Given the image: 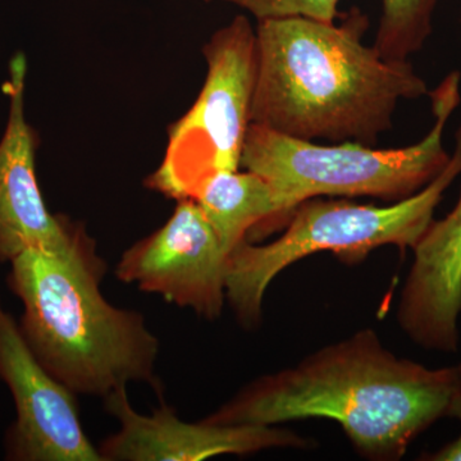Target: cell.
Masks as SVG:
<instances>
[{"mask_svg":"<svg viewBox=\"0 0 461 461\" xmlns=\"http://www.w3.org/2000/svg\"><path fill=\"white\" fill-rule=\"evenodd\" d=\"M360 9L342 23L308 17L258 21L251 123L300 140L377 144L402 100L429 95L408 60L364 44Z\"/></svg>","mask_w":461,"mask_h":461,"instance_id":"obj_1","label":"cell"},{"mask_svg":"<svg viewBox=\"0 0 461 461\" xmlns=\"http://www.w3.org/2000/svg\"><path fill=\"white\" fill-rule=\"evenodd\" d=\"M459 366L429 369L400 359L375 330L326 346L285 371L262 375L205 421L277 426L305 418L339 421L372 459H399L415 437L447 417Z\"/></svg>","mask_w":461,"mask_h":461,"instance_id":"obj_2","label":"cell"},{"mask_svg":"<svg viewBox=\"0 0 461 461\" xmlns=\"http://www.w3.org/2000/svg\"><path fill=\"white\" fill-rule=\"evenodd\" d=\"M105 272L95 245L69 256L27 250L12 260L7 285L23 306L21 333L75 395L105 399L131 382L158 391L159 341L140 312L105 299Z\"/></svg>","mask_w":461,"mask_h":461,"instance_id":"obj_3","label":"cell"},{"mask_svg":"<svg viewBox=\"0 0 461 461\" xmlns=\"http://www.w3.org/2000/svg\"><path fill=\"white\" fill-rule=\"evenodd\" d=\"M460 80L459 72H451L430 91L435 122L417 144L397 149L350 141L321 145L251 123L241 167L268 182L280 217L321 196H372L393 203L411 198L450 162L444 132L460 104Z\"/></svg>","mask_w":461,"mask_h":461,"instance_id":"obj_4","label":"cell"},{"mask_svg":"<svg viewBox=\"0 0 461 461\" xmlns=\"http://www.w3.org/2000/svg\"><path fill=\"white\" fill-rule=\"evenodd\" d=\"M461 173V127L444 171L411 198L388 206L339 200H306L294 209L286 230L275 241L254 245L244 240L227 258L226 297L245 327L262 317L267 288L285 268L303 258L332 251L355 262L384 245L411 248L433 221L445 191Z\"/></svg>","mask_w":461,"mask_h":461,"instance_id":"obj_5","label":"cell"},{"mask_svg":"<svg viewBox=\"0 0 461 461\" xmlns=\"http://www.w3.org/2000/svg\"><path fill=\"white\" fill-rule=\"evenodd\" d=\"M206 76L198 98L168 129L162 163L145 186L184 200L212 175L238 171L251 124L257 80L256 27L236 16L203 47Z\"/></svg>","mask_w":461,"mask_h":461,"instance_id":"obj_6","label":"cell"},{"mask_svg":"<svg viewBox=\"0 0 461 461\" xmlns=\"http://www.w3.org/2000/svg\"><path fill=\"white\" fill-rule=\"evenodd\" d=\"M227 258L199 205L184 199L160 229L124 251L115 276L213 321L227 300Z\"/></svg>","mask_w":461,"mask_h":461,"instance_id":"obj_7","label":"cell"},{"mask_svg":"<svg viewBox=\"0 0 461 461\" xmlns=\"http://www.w3.org/2000/svg\"><path fill=\"white\" fill-rule=\"evenodd\" d=\"M0 379L16 409V420L5 436V459L104 461L85 433L75 393L36 359L2 302Z\"/></svg>","mask_w":461,"mask_h":461,"instance_id":"obj_8","label":"cell"},{"mask_svg":"<svg viewBox=\"0 0 461 461\" xmlns=\"http://www.w3.org/2000/svg\"><path fill=\"white\" fill-rule=\"evenodd\" d=\"M26 58L9 63V112L0 139V264L27 250L69 256L95 245L80 223L48 211L36 177V135L25 115Z\"/></svg>","mask_w":461,"mask_h":461,"instance_id":"obj_9","label":"cell"},{"mask_svg":"<svg viewBox=\"0 0 461 461\" xmlns=\"http://www.w3.org/2000/svg\"><path fill=\"white\" fill-rule=\"evenodd\" d=\"M104 403L120 423V429L98 447L104 461H200L267 448L311 447L308 439L276 426H222L204 420L189 423L166 402L141 414L130 402L127 387L105 397Z\"/></svg>","mask_w":461,"mask_h":461,"instance_id":"obj_10","label":"cell"},{"mask_svg":"<svg viewBox=\"0 0 461 461\" xmlns=\"http://www.w3.org/2000/svg\"><path fill=\"white\" fill-rule=\"evenodd\" d=\"M412 251L399 324L421 348L454 353L461 313V193L453 211L444 220H433Z\"/></svg>","mask_w":461,"mask_h":461,"instance_id":"obj_11","label":"cell"},{"mask_svg":"<svg viewBox=\"0 0 461 461\" xmlns=\"http://www.w3.org/2000/svg\"><path fill=\"white\" fill-rule=\"evenodd\" d=\"M191 199L229 254L256 227L280 218L268 182L250 171L214 173L202 182Z\"/></svg>","mask_w":461,"mask_h":461,"instance_id":"obj_12","label":"cell"},{"mask_svg":"<svg viewBox=\"0 0 461 461\" xmlns=\"http://www.w3.org/2000/svg\"><path fill=\"white\" fill-rule=\"evenodd\" d=\"M384 14L375 48L391 60H408L432 33L437 0H382Z\"/></svg>","mask_w":461,"mask_h":461,"instance_id":"obj_13","label":"cell"},{"mask_svg":"<svg viewBox=\"0 0 461 461\" xmlns=\"http://www.w3.org/2000/svg\"><path fill=\"white\" fill-rule=\"evenodd\" d=\"M221 2L244 9L257 21L272 18L308 17L324 23H335L342 0H202Z\"/></svg>","mask_w":461,"mask_h":461,"instance_id":"obj_14","label":"cell"},{"mask_svg":"<svg viewBox=\"0 0 461 461\" xmlns=\"http://www.w3.org/2000/svg\"><path fill=\"white\" fill-rule=\"evenodd\" d=\"M447 417H453L461 424V364L459 366V375H457L456 386L450 406H448ZM424 460L430 461H461V433L453 442L439 448L436 453L426 455Z\"/></svg>","mask_w":461,"mask_h":461,"instance_id":"obj_15","label":"cell"}]
</instances>
